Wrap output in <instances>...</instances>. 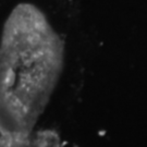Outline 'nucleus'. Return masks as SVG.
Here are the masks:
<instances>
[{
  "label": "nucleus",
  "instance_id": "obj_1",
  "mask_svg": "<svg viewBox=\"0 0 147 147\" xmlns=\"http://www.w3.org/2000/svg\"><path fill=\"white\" fill-rule=\"evenodd\" d=\"M64 42L44 11L16 5L0 35V135L26 140L57 87Z\"/></svg>",
  "mask_w": 147,
  "mask_h": 147
},
{
  "label": "nucleus",
  "instance_id": "obj_2",
  "mask_svg": "<svg viewBox=\"0 0 147 147\" xmlns=\"http://www.w3.org/2000/svg\"><path fill=\"white\" fill-rule=\"evenodd\" d=\"M36 147H59L57 140L53 135H37Z\"/></svg>",
  "mask_w": 147,
  "mask_h": 147
}]
</instances>
